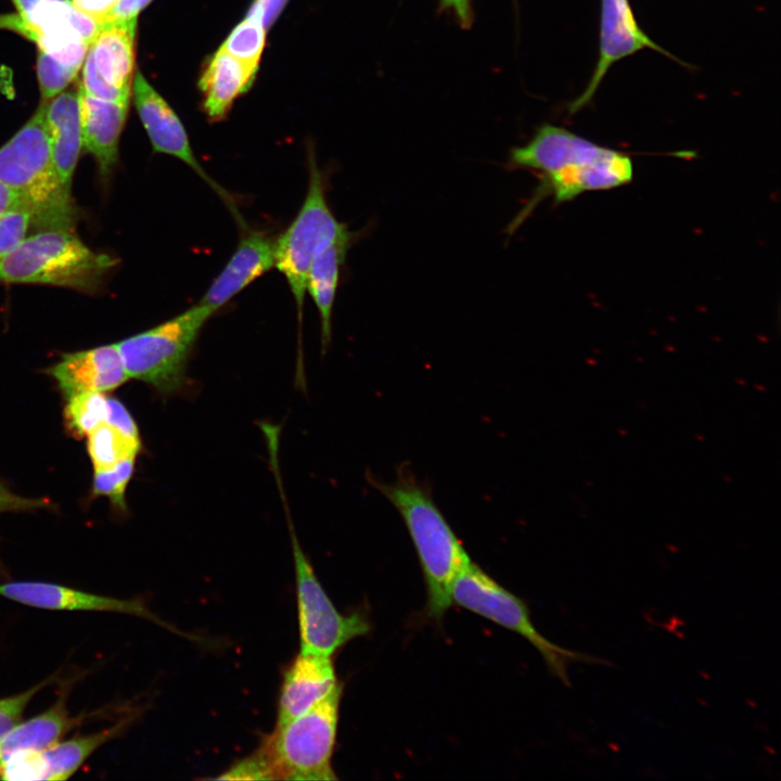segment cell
Listing matches in <instances>:
<instances>
[{"label":"cell","mask_w":781,"mask_h":781,"mask_svg":"<svg viewBox=\"0 0 781 781\" xmlns=\"http://www.w3.org/2000/svg\"><path fill=\"white\" fill-rule=\"evenodd\" d=\"M289 0H254L247 17L258 21L268 30L277 21Z\"/></svg>","instance_id":"32"},{"label":"cell","mask_w":781,"mask_h":781,"mask_svg":"<svg viewBox=\"0 0 781 781\" xmlns=\"http://www.w3.org/2000/svg\"><path fill=\"white\" fill-rule=\"evenodd\" d=\"M43 103L55 168L63 185L71 191L75 168L84 149L79 94L69 90Z\"/></svg>","instance_id":"19"},{"label":"cell","mask_w":781,"mask_h":781,"mask_svg":"<svg viewBox=\"0 0 781 781\" xmlns=\"http://www.w3.org/2000/svg\"><path fill=\"white\" fill-rule=\"evenodd\" d=\"M153 0H119L105 15L102 24L112 21L137 18L138 14Z\"/></svg>","instance_id":"35"},{"label":"cell","mask_w":781,"mask_h":781,"mask_svg":"<svg viewBox=\"0 0 781 781\" xmlns=\"http://www.w3.org/2000/svg\"><path fill=\"white\" fill-rule=\"evenodd\" d=\"M213 313L199 303L170 320L118 342L128 376L150 384L163 395L179 390L192 347Z\"/></svg>","instance_id":"6"},{"label":"cell","mask_w":781,"mask_h":781,"mask_svg":"<svg viewBox=\"0 0 781 781\" xmlns=\"http://www.w3.org/2000/svg\"><path fill=\"white\" fill-rule=\"evenodd\" d=\"M274 261L276 241L271 236L263 232L244 235L200 303L215 312L249 283L274 267Z\"/></svg>","instance_id":"16"},{"label":"cell","mask_w":781,"mask_h":781,"mask_svg":"<svg viewBox=\"0 0 781 781\" xmlns=\"http://www.w3.org/2000/svg\"><path fill=\"white\" fill-rule=\"evenodd\" d=\"M18 14L27 18L36 10V8L42 2V0H12Z\"/></svg>","instance_id":"38"},{"label":"cell","mask_w":781,"mask_h":781,"mask_svg":"<svg viewBox=\"0 0 781 781\" xmlns=\"http://www.w3.org/2000/svg\"><path fill=\"white\" fill-rule=\"evenodd\" d=\"M36 71L43 102L50 101L63 91L78 73L40 50L37 55Z\"/></svg>","instance_id":"28"},{"label":"cell","mask_w":781,"mask_h":781,"mask_svg":"<svg viewBox=\"0 0 781 781\" xmlns=\"http://www.w3.org/2000/svg\"><path fill=\"white\" fill-rule=\"evenodd\" d=\"M46 507L44 498H27L12 492L0 483V512L30 511Z\"/></svg>","instance_id":"34"},{"label":"cell","mask_w":781,"mask_h":781,"mask_svg":"<svg viewBox=\"0 0 781 781\" xmlns=\"http://www.w3.org/2000/svg\"><path fill=\"white\" fill-rule=\"evenodd\" d=\"M118 1L119 0H71L76 10L97 20L101 24L105 15Z\"/></svg>","instance_id":"36"},{"label":"cell","mask_w":781,"mask_h":781,"mask_svg":"<svg viewBox=\"0 0 781 781\" xmlns=\"http://www.w3.org/2000/svg\"><path fill=\"white\" fill-rule=\"evenodd\" d=\"M2 573H3V567H2V564H1V562H0V574H2Z\"/></svg>","instance_id":"40"},{"label":"cell","mask_w":781,"mask_h":781,"mask_svg":"<svg viewBox=\"0 0 781 781\" xmlns=\"http://www.w3.org/2000/svg\"><path fill=\"white\" fill-rule=\"evenodd\" d=\"M257 69L220 48L209 57L199 87L203 95L202 110L210 121L226 118L236 98L252 86Z\"/></svg>","instance_id":"18"},{"label":"cell","mask_w":781,"mask_h":781,"mask_svg":"<svg viewBox=\"0 0 781 781\" xmlns=\"http://www.w3.org/2000/svg\"><path fill=\"white\" fill-rule=\"evenodd\" d=\"M450 597L456 604L528 640L542 655L548 668L565 686L571 684L567 674L569 664H609L603 658L561 648L546 639L532 623L526 604L501 587L472 561L456 576Z\"/></svg>","instance_id":"7"},{"label":"cell","mask_w":781,"mask_h":781,"mask_svg":"<svg viewBox=\"0 0 781 781\" xmlns=\"http://www.w3.org/2000/svg\"><path fill=\"white\" fill-rule=\"evenodd\" d=\"M218 779L226 780H273L268 759L260 750L233 765Z\"/></svg>","instance_id":"31"},{"label":"cell","mask_w":781,"mask_h":781,"mask_svg":"<svg viewBox=\"0 0 781 781\" xmlns=\"http://www.w3.org/2000/svg\"><path fill=\"white\" fill-rule=\"evenodd\" d=\"M81 89L91 97L114 102H129L131 90L119 89L106 82L95 68L93 59L87 51L84 69Z\"/></svg>","instance_id":"29"},{"label":"cell","mask_w":781,"mask_h":781,"mask_svg":"<svg viewBox=\"0 0 781 781\" xmlns=\"http://www.w3.org/2000/svg\"><path fill=\"white\" fill-rule=\"evenodd\" d=\"M338 684L331 656L299 652L283 676L277 726L307 713Z\"/></svg>","instance_id":"14"},{"label":"cell","mask_w":781,"mask_h":781,"mask_svg":"<svg viewBox=\"0 0 781 781\" xmlns=\"http://www.w3.org/2000/svg\"><path fill=\"white\" fill-rule=\"evenodd\" d=\"M340 683L307 713L281 726L260 747L270 765L273 780H335L332 755L336 741Z\"/></svg>","instance_id":"5"},{"label":"cell","mask_w":781,"mask_h":781,"mask_svg":"<svg viewBox=\"0 0 781 781\" xmlns=\"http://www.w3.org/2000/svg\"><path fill=\"white\" fill-rule=\"evenodd\" d=\"M49 373L66 397L85 392L112 390L129 379L117 344L63 355Z\"/></svg>","instance_id":"15"},{"label":"cell","mask_w":781,"mask_h":781,"mask_svg":"<svg viewBox=\"0 0 781 781\" xmlns=\"http://www.w3.org/2000/svg\"><path fill=\"white\" fill-rule=\"evenodd\" d=\"M40 231L35 213L24 203L16 201L0 215V258L18 246L31 230Z\"/></svg>","instance_id":"26"},{"label":"cell","mask_w":781,"mask_h":781,"mask_svg":"<svg viewBox=\"0 0 781 781\" xmlns=\"http://www.w3.org/2000/svg\"><path fill=\"white\" fill-rule=\"evenodd\" d=\"M117 260L72 230L38 231L0 258V283H35L94 293Z\"/></svg>","instance_id":"4"},{"label":"cell","mask_w":781,"mask_h":781,"mask_svg":"<svg viewBox=\"0 0 781 781\" xmlns=\"http://www.w3.org/2000/svg\"><path fill=\"white\" fill-rule=\"evenodd\" d=\"M87 437V449L94 470L108 469L125 459L136 458L141 448L140 438H132L107 422L100 424Z\"/></svg>","instance_id":"23"},{"label":"cell","mask_w":781,"mask_h":781,"mask_svg":"<svg viewBox=\"0 0 781 781\" xmlns=\"http://www.w3.org/2000/svg\"><path fill=\"white\" fill-rule=\"evenodd\" d=\"M353 241L348 232L322 247L313 257L307 273L306 292L313 299L321 323L323 351L332 333V312L338 286L340 273Z\"/></svg>","instance_id":"21"},{"label":"cell","mask_w":781,"mask_h":781,"mask_svg":"<svg viewBox=\"0 0 781 781\" xmlns=\"http://www.w3.org/2000/svg\"><path fill=\"white\" fill-rule=\"evenodd\" d=\"M136 37L137 18L105 22L88 48L101 77L119 89L131 90Z\"/></svg>","instance_id":"20"},{"label":"cell","mask_w":781,"mask_h":781,"mask_svg":"<svg viewBox=\"0 0 781 781\" xmlns=\"http://www.w3.org/2000/svg\"><path fill=\"white\" fill-rule=\"evenodd\" d=\"M266 31L258 21L246 16L232 29L220 49L258 68L266 44Z\"/></svg>","instance_id":"25"},{"label":"cell","mask_w":781,"mask_h":781,"mask_svg":"<svg viewBox=\"0 0 781 781\" xmlns=\"http://www.w3.org/2000/svg\"><path fill=\"white\" fill-rule=\"evenodd\" d=\"M401 515L415 547L427 589V610L440 618L451 605V586L471 561L461 541L433 500L431 491L407 468L393 483L371 478Z\"/></svg>","instance_id":"2"},{"label":"cell","mask_w":781,"mask_h":781,"mask_svg":"<svg viewBox=\"0 0 781 781\" xmlns=\"http://www.w3.org/2000/svg\"><path fill=\"white\" fill-rule=\"evenodd\" d=\"M0 182L35 213L40 231L74 227L76 208L55 168L44 103L0 148Z\"/></svg>","instance_id":"3"},{"label":"cell","mask_w":781,"mask_h":781,"mask_svg":"<svg viewBox=\"0 0 781 781\" xmlns=\"http://www.w3.org/2000/svg\"><path fill=\"white\" fill-rule=\"evenodd\" d=\"M132 94L135 106L153 151L171 155L183 162L231 206L232 200L228 193L209 177L195 157L179 117L141 72H136L133 75Z\"/></svg>","instance_id":"11"},{"label":"cell","mask_w":781,"mask_h":781,"mask_svg":"<svg viewBox=\"0 0 781 781\" xmlns=\"http://www.w3.org/2000/svg\"><path fill=\"white\" fill-rule=\"evenodd\" d=\"M82 146L97 161L103 178L111 176L117 159L119 138L129 102L105 101L78 90Z\"/></svg>","instance_id":"17"},{"label":"cell","mask_w":781,"mask_h":781,"mask_svg":"<svg viewBox=\"0 0 781 781\" xmlns=\"http://www.w3.org/2000/svg\"><path fill=\"white\" fill-rule=\"evenodd\" d=\"M107 404L108 414L105 422L116 426L132 438H140L137 424L126 407L115 398H107Z\"/></svg>","instance_id":"33"},{"label":"cell","mask_w":781,"mask_h":781,"mask_svg":"<svg viewBox=\"0 0 781 781\" xmlns=\"http://www.w3.org/2000/svg\"><path fill=\"white\" fill-rule=\"evenodd\" d=\"M135 460L128 458L108 469L94 470L93 494L106 496L114 507L126 510L125 492L133 473Z\"/></svg>","instance_id":"27"},{"label":"cell","mask_w":781,"mask_h":781,"mask_svg":"<svg viewBox=\"0 0 781 781\" xmlns=\"http://www.w3.org/2000/svg\"><path fill=\"white\" fill-rule=\"evenodd\" d=\"M0 596L25 605L44 610L130 614L153 622L170 631L180 633L174 626L167 624L154 614L140 599H117L55 584L38 581H11L0 584Z\"/></svg>","instance_id":"12"},{"label":"cell","mask_w":781,"mask_h":781,"mask_svg":"<svg viewBox=\"0 0 781 781\" xmlns=\"http://www.w3.org/2000/svg\"><path fill=\"white\" fill-rule=\"evenodd\" d=\"M64 413L73 434L88 435L106 421L107 398L99 392H85L67 396Z\"/></svg>","instance_id":"24"},{"label":"cell","mask_w":781,"mask_h":781,"mask_svg":"<svg viewBox=\"0 0 781 781\" xmlns=\"http://www.w3.org/2000/svg\"><path fill=\"white\" fill-rule=\"evenodd\" d=\"M599 38L597 64L585 90L569 104L571 114L588 105L614 63L642 49H652L686 65L643 31L635 17L629 0H601Z\"/></svg>","instance_id":"10"},{"label":"cell","mask_w":781,"mask_h":781,"mask_svg":"<svg viewBox=\"0 0 781 781\" xmlns=\"http://www.w3.org/2000/svg\"><path fill=\"white\" fill-rule=\"evenodd\" d=\"M50 681L51 678H48L22 693L0 699V738L22 721L31 699Z\"/></svg>","instance_id":"30"},{"label":"cell","mask_w":781,"mask_h":781,"mask_svg":"<svg viewBox=\"0 0 781 781\" xmlns=\"http://www.w3.org/2000/svg\"><path fill=\"white\" fill-rule=\"evenodd\" d=\"M287 517L295 568L300 652L332 656L348 641L366 635L368 622L358 614H341L305 555L290 516L280 471H274Z\"/></svg>","instance_id":"9"},{"label":"cell","mask_w":781,"mask_h":781,"mask_svg":"<svg viewBox=\"0 0 781 781\" xmlns=\"http://www.w3.org/2000/svg\"><path fill=\"white\" fill-rule=\"evenodd\" d=\"M444 8L451 9L459 17L462 25L471 23V0H440Z\"/></svg>","instance_id":"37"},{"label":"cell","mask_w":781,"mask_h":781,"mask_svg":"<svg viewBox=\"0 0 781 781\" xmlns=\"http://www.w3.org/2000/svg\"><path fill=\"white\" fill-rule=\"evenodd\" d=\"M16 194L0 182V215L7 210L15 201Z\"/></svg>","instance_id":"39"},{"label":"cell","mask_w":781,"mask_h":781,"mask_svg":"<svg viewBox=\"0 0 781 781\" xmlns=\"http://www.w3.org/2000/svg\"><path fill=\"white\" fill-rule=\"evenodd\" d=\"M309 183L304 203L287 229L276 240L274 266L285 277L300 315L307 273L316 254L348 233L336 219L325 196L323 175L315 156H308Z\"/></svg>","instance_id":"8"},{"label":"cell","mask_w":781,"mask_h":781,"mask_svg":"<svg viewBox=\"0 0 781 781\" xmlns=\"http://www.w3.org/2000/svg\"><path fill=\"white\" fill-rule=\"evenodd\" d=\"M130 719H124L113 727L79 735L39 752H24L9 766L15 781H61L68 779L101 745L119 735Z\"/></svg>","instance_id":"13"},{"label":"cell","mask_w":781,"mask_h":781,"mask_svg":"<svg viewBox=\"0 0 781 781\" xmlns=\"http://www.w3.org/2000/svg\"><path fill=\"white\" fill-rule=\"evenodd\" d=\"M69 715L65 700L60 697L43 713L20 722L0 738V769L14 755L43 751L65 735L76 724Z\"/></svg>","instance_id":"22"},{"label":"cell","mask_w":781,"mask_h":781,"mask_svg":"<svg viewBox=\"0 0 781 781\" xmlns=\"http://www.w3.org/2000/svg\"><path fill=\"white\" fill-rule=\"evenodd\" d=\"M509 166L539 174L540 191L565 203L588 191L615 189L633 177L631 157L566 128L542 124L533 138L510 152Z\"/></svg>","instance_id":"1"}]
</instances>
